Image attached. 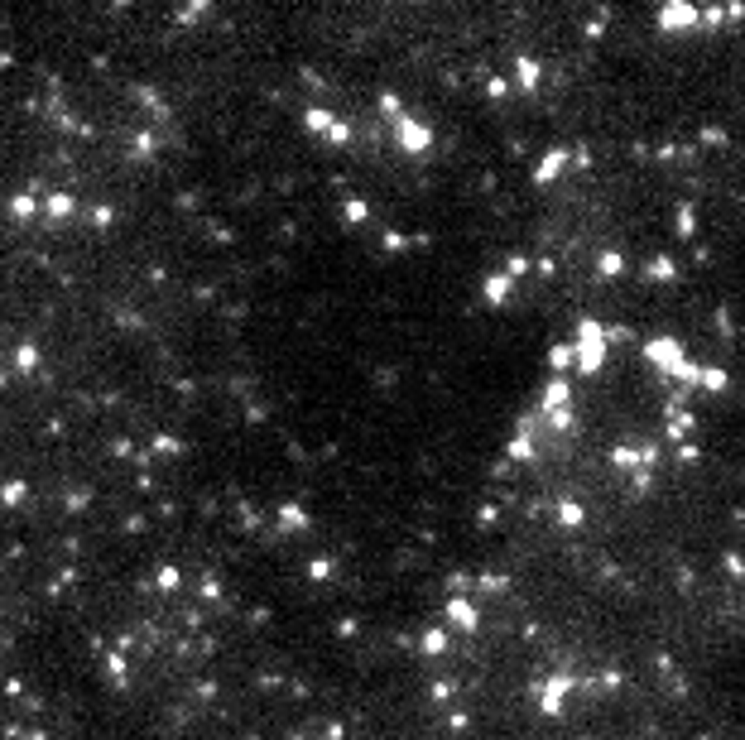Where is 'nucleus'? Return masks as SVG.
<instances>
[{
    "mask_svg": "<svg viewBox=\"0 0 745 740\" xmlns=\"http://www.w3.org/2000/svg\"><path fill=\"white\" fill-rule=\"evenodd\" d=\"M649 279H673V260L668 255H654L649 260Z\"/></svg>",
    "mask_w": 745,
    "mask_h": 740,
    "instance_id": "obj_5",
    "label": "nucleus"
},
{
    "mask_svg": "<svg viewBox=\"0 0 745 740\" xmlns=\"http://www.w3.org/2000/svg\"><path fill=\"white\" fill-rule=\"evenodd\" d=\"M692 226H697V221H692V207H678V231L692 236Z\"/></svg>",
    "mask_w": 745,
    "mask_h": 740,
    "instance_id": "obj_7",
    "label": "nucleus"
},
{
    "mask_svg": "<svg viewBox=\"0 0 745 740\" xmlns=\"http://www.w3.org/2000/svg\"><path fill=\"white\" fill-rule=\"evenodd\" d=\"M726 572H731V577H745V558H741V553H726Z\"/></svg>",
    "mask_w": 745,
    "mask_h": 740,
    "instance_id": "obj_8",
    "label": "nucleus"
},
{
    "mask_svg": "<svg viewBox=\"0 0 745 740\" xmlns=\"http://www.w3.org/2000/svg\"><path fill=\"white\" fill-rule=\"evenodd\" d=\"M697 385L717 395V390H726L731 380H726V370H722V366H702V370H697Z\"/></svg>",
    "mask_w": 745,
    "mask_h": 740,
    "instance_id": "obj_4",
    "label": "nucleus"
},
{
    "mask_svg": "<svg viewBox=\"0 0 745 740\" xmlns=\"http://www.w3.org/2000/svg\"><path fill=\"white\" fill-rule=\"evenodd\" d=\"M577 356H582V366H587V370H596V366H601V332H596L592 322L582 327V341H577Z\"/></svg>",
    "mask_w": 745,
    "mask_h": 740,
    "instance_id": "obj_2",
    "label": "nucleus"
},
{
    "mask_svg": "<svg viewBox=\"0 0 745 740\" xmlns=\"http://www.w3.org/2000/svg\"><path fill=\"white\" fill-rule=\"evenodd\" d=\"M668 433H673V437H688V433H692V414H673Z\"/></svg>",
    "mask_w": 745,
    "mask_h": 740,
    "instance_id": "obj_6",
    "label": "nucleus"
},
{
    "mask_svg": "<svg viewBox=\"0 0 745 740\" xmlns=\"http://www.w3.org/2000/svg\"><path fill=\"white\" fill-rule=\"evenodd\" d=\"M702 144H726V130H717V125H707V130H702Z\"/></svg>",
    "mask_w": 745,
    "mask_h": 740,
    "instance_id": "obj_9",
    "label": "nucleus"
},
{
    "mask_svg": "<svg viewBox=\"0 0 745 740\" xmlns=\"http://www.w3.org/2000/svg\"><path fill=\"white\" fill-rule=\"evenodd\" d=\"M717 327H722V336H731V332H736V327H731V313H726V308L717 313Z\"/></svg>",
    "mask_w": 745,
    "mask_h": 740,
    "instance_id": "obj_10",
    "label": "nucleus"
},
{
    "mask_svg": "<svg viewBox=\"0 0 745 740\" xmlns=\"http://www.w3.org/2000/svg\"><path fill=\"white\" fill-rule=\"evenodd\" d=\"M644 356H649V361H654V366H663V370H668V375H678V366H683V361H688V356H683V346H678V341H673V336H654V341H649V346H644Z\"/></svg>",
    "mask_w": 745,
    "mask_h": 740,
    "instance_id": "obj_1",
    "label": "nucleus"
},
{
    "mask_svg": "<svg viewBox=\"0 0 745 740\" xmlns=\"http://www.w3.org/2000/svg\"><path fill=\"white\" fill-rule=\"evenodd\" d=\"M659 24H663V29H692V24H697V10H692V5H663V10H659Z\"/></svg>",
    "mask_w": 745,
    "mask_h": 740,
    "instance_id": "obj_3",
    "label": "nucleus"
}]
</instances>
